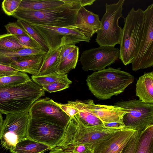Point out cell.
Listing matches in <instances>:
<instances>
[{"instance_id": "cell-1", "label": "cell", "mask_w": 153, "mask_h": 153, "mask_svg": "<svg viewBox=\"0 0 153 153\" xmlns=\"http://www.w3.org/2000/svg\"><path fill=\"white\" fill-rule=\"evenodd\" d=\"M96 0H66L57 7L41 10H19L12 16L30 24L51 26H74L77 13L82 7L92 4Z\"/></svg>"}, {"instance_id": "cell-2", "label": "cell", "mask_w": 153, "mask_h": 153, "mask_svg": "<svg viewBox=\"0 0 153 153\" xmlns=\"http://www.w3.org/2000/svg\"><path fill=\"white\" fill-rule=\"evenodd\" d=\"M134 80L129 73L109 67L88 75L86 82L92 94L97 98L104 100L122 93Z\"/></svg>"}, {"instance_id": "cell-3", "label": "cell", "mask_w": 153, "mask_h": 153, "mask_svg": "<svg viewBox=\"0 0 153 153\" xmlns=\"http://www.w3.org/2000/svg\"><path fill=\"white\" fill-rule=\"evenodd\" d=\"M45 92L31 79L18 85L0 88V111L5 114L29 110Z\"/></svg>"}, {"instance_id": "cell-4", "label": "cell", "mask_w": 153, "mask_h": 153, "mask_svg": "<svg viewBox=\"0 0 153 153\" xmlns=\"http://www.w3.org/2000/svg\"><path fill=\"white\" fill-rule=\"evenodd\" d=\"M123 128L86 125L74 116L65 127L60 143L62 145H85L92 152L98 144Z\"/></svg>"}, {"instance_id": "cell-5", "label": "cell", "mask_w": 153, "mask_h": 153, "mask_svg": "<svg viewBox=\"0 0 153 153\" xmlns=\"http://www.w3.org/2000/svg\"><path fill=\"white\" fill-rule=\"evenodd\" d=\"M124 19L119 58L126 66L131 63L138 53L143 32L144 12L132 7Z\"/></svg>"}, {"instance_id": "cell-6", "label": "cell", "mask_w": 153, "mask_h": 153, "mask_svg": "<svg viewBox=\"0 0 153 153\" xmlns=\"http://www.w3.org/2000/svg\"><path fill=\"white\" fill-rule=\"evenodd\" d=\"M124 0L116 3L105 4L106 11L100 21L102 28L98 31L96 42L100 46L114 47L120 43L122 29L118 25L120 18H124L122 11Z\"/></svg>"}, {"instance_id": "cell-7", "label": "cell", "mask_w": 153, "mask_h": 153, "mask_svg": "<svg viewBox=\"0 0 153 153\" xmlns=\"http://www.w3.org/2000/svg\"><path fill=\"white\" fill-rule=\"evenodd\" d=\"M30 24L45 42L48 48V52L55 50L62 45H75L81 42L89 43L91 39L74 26L58 27Z\"/></svg>"}, {"instance_id": "cell-8", "label": "cell", "mask_w": 153, "mask_h": 153, "mask_svg": "<svg viewBox=\"0 0 153 153\" xmlns=\"http://www.w3.org/2000/svg\"><path fill=\"white\" fill-rule=\"evenodd\" d=\"M30 119L29 111L6 114L0 134L2 146L11 151L19 142L27 138Z\"/></svg>"}, {"instance_id": "cell-9", "label": "cell", "mask_w": 153, "mask_h": 153, "mask_svg": "<svg viewBox=\"0 0 153 153\" xmlns=\"http://www.w3.org/2000/svg\"><path fill=\"white\" fill-rule=\"evenodd\" d=\"M114 105L126 110L123 118L126 127L141 131L153 125V103L133 100L118 102Z\"/></svg>"}, {"instance_id": "cell-10", "label": "cell", "mask_w": 153, "mask_h": 153, "mask_svg": "<svg viewBox=\"0 0 153 153\" xmlns=\"http://www.w3.org/2000/svg\"><path fill=\"white\" fill-rule=\"evenodd\" d=\"M144 12L143 36L137 54L131 63L132 70L134 71L153 65V3Z\"/></svg>"}, {"instance_id": "cell-11", "label": "cell", "mask_w": 153, "mask_h": 153, "mask_svg": "<svg viewBox=\"0 0 153 153\" xmlns=\"http://www.w3.org/2000/svg\"><path fill=\"white\" fill-rule=\"evenodd\" d=\"M120 55L119 48L110 46H100L83 51L80 61L84 71H96L105 69L114 63L119 58Z\"/></svg>"}, {"instance_id": "cell-12", "label": "cell", "mask_w": 153, "mask_h": 153, "mask_svg": "<svg viewBox=\"0 0 153 153\" xmlns=\"http://www.w3.org/2000/svg\"><path fill=\"white\" fill-rule=\"evenodd\" d=\"M65 128L44 120L30 118L27 138L54 147L60 141Z\"/></svg>"}, {"instance_id": "cell-13", "label": "cell", "mask_w": 153, "mask_h": 153, "mask_svg": "<svg viewBox=\"0 0 153 153\" xmlns=\"http://www.w3.org/2000/svg\"><path fill=\"white\" fill-rule=\"evenodd\" d=\"M30 118L41 119L65 128L71 117L55 102L46 97L38 100L29 110Z\"/></svg>"}, {"instance_id": "cell-14", "label": "cell", "mask_w": 153, "mask_h": 153, "mask_svg": "<svg viewBox=\"0 0 153 153\" xmlns=\"http://www.w3.org/2000/svg\"><path fill=\"white\" fill-rule=\"evenodd\" d=\"M67 104L78 110H87L99 119L103 124L123 119V116L127 112L126 109L114 105L95 104L91 100L84 101H68Z\"/></svg>"}, {"instance_id": "cell-15", "label": "cell", "mask_w": 153, "mask_h": 153, "mask_svg": "<svg viewBox=\"0 0 153 153\" xmlns=\"http://www.w3.org/2000/svg\"><path fill=\"white\" fill-rule=\"evenodd\" d=\"M137 130L126 127L97 146L92 153H117L122 150Z\"/></svg>"}, {"instance_id": "cell-16", "label": "cell", "mask_w": 153, "mask_h": 153, "mask_svg": "<svg viewBox=\"0 0 153 153\" xmlns=\"http://www.w3.org/2000/svg\"><path fill=\"white\" fill-rule=\"evenodd\" d=\"M86 37L91 38L101 29L99 15L81 7L78 11L74 26Z\"/></svg>"}, {"instance_id": "cell-17", "label": "cell", "mask_w": 153, "mask_h": 153, "mask_svg": "<svg viewBox=\"0 0 153 153\" xmlns=\"http://www.w3.org/2000/svg\"><path fill=\"white\" fill-rule=\"evenodd\" d=\"M44 55L21 57L12 62L9 66L18 70L19 72L34 75L38 73L41 66Z\"/></svg>"}, {"instance_id": "cell-18", "label": "cell", "mask_w": 153, "mask_h": 153, "mask_svg": "<svg viewBox=\"0 0 153 153\" xmlns=\"http://www.w3.org/2000/svg\"><path fill=\"white\" fill-rule=\"evenodd\" d=\"M136 86V95L139 100L153 103V72L145 73L140 76Z\"/></svg>"}, {"instance_id": "cell-19", "label": "cell", "mask_w": 153, "mask_h": 153, "mask_svg": "<svg viewBox=\"0 0 153 153\" xmlns=\"http://www.w3.org/2000/svg\"><path fill=\"white\" fill-rule=\"evenodd\" d=\"M47 51L41 49L25 48L18 50L0 49V64L9 65L21 57L44 55Z\"/></svg>"}, {"instance_id": "cell-20", "label": "cell", "mask_w": 153, "mask_h": 153, "mask_svg": "<svg viewBox=\"0 0 153 153\" xmlns=\"http://www.w3.org/2000/svg\"><path fill=\"white\" fill-rule=\"evenodd\" d=\"M62 45L44 55L41 66L35 76H42L55 73L59 66V59Z\"/></svg>"}, {"instance_id": "cell-21", "label": "cell", "mask_w": 153, "mask_h": 153, "mask_svg": "<svg viewBox=\"0 0 153 153\" xmlns=\"http://www.w3.org/2000/svg\"><path fill=\"white\" fill-rule=\"evenodd\" d=\"M66 0H22L17 10H41L60 6L65 3Z\"/></svg>"}, {"instance_id": "cell-22", "label": "cell", "mask_w": 153, "mask_h": 153, "mask_svg": "<svg viewBox=\"0 0 153 153\" xmlns=\"http://www.w3.org/2000/svg\"><path fill=\"white\" fill-rule=\"evenodd\" d=\"M51 148L43 143L27 138L19 142L11 153H43Z\"/></svg>"}, {"instance_id": "cell-23", "label": "cell", "mask_w": 153, "mask_h": 153, "mask_svg": "<svg viewBox=\"0 0 153 153\" xmlns=\"http://www.w3.org/2000/svg\"><path fill=\"white\" fill-rule=\"evenodd\" d=\"M135 153H153V125L140 131Z\"/></svg>"}, {"instance_id": "cell-24", "label": "cell", "mask_w": 153, "mask_h": 153, "mask_svg": "<svg viewBox=\"0 0 153 153\" xmlns=\"http://www.w3.org/2000/svg\"><path fill=\"white\" fill-rule=\"evenodd\" d=\"M79 48L75 46L69 54L59 65L56 73L59 75L67 74L69 71L75 68L79 56Z\"/></svg>"}, {"instance_id": "cell-25", "label": "cell", "mask_w": 153, "mask_h": 153, "mask_svg": "<svg viewBox=\"0 0 153 153\" xmlns=\"http://www.w3.org/2000/svg\"><path fill=\"white\" fill-rule=\"evenodd\" d=\"M31 79L27 74L18 72L13 75L0 77V88L18 85L26 83Z\"/></svg>"}, {"instance_id": "cell-26", "label": "cell", "mask_w": 153, "mask_h": 153, "mask_svg": "<svg viewBox=\"0 0 153 153\" xmlns=\"http://www.w3.org/2000/svg\"><path fill=\"white\" fill-rule=\"evenodd\" d=\"M67 74L63 75L58 74L56 73L42 76H32L31 79L41 87L53 82L63 81L71 84L72 82L68 78Z\"/></svg>"}, {"instance_id": "cell-27", "label": "cell", "mask_w": 153, "mask_h": 153, "mask_svg": "<svg viewBox=\"0 0 153 153\" xmlns=\"http://www.w3.org/2000/svg\"><path fill=\"white\" fill-rule=\"evenodd\" d=\"M27 48L21 45L13 35L8 33L0 35V49L18 50Z\"/></svg>"}, {"instance_id": "cell-28", "label": "cell", "mask_w": 153, "mask_h": 153, "mask_svg": "<svg viewBox=\"0 0 153 153\" xmlns=\"http://www.w3.org/2000/svg\"><path fill=\"white\" fill-rule=\"evenodd\" d=\"M74 116L84 125L90 126H102L103 123L97 117L84 109H80Z\"/></svg>"}, {"instance_id": "cell-29", "label": "cell", "mask_w": 153, "mask_h": 153, "mask_svg": "<svg viewBox=\"0 0 153 153\" xmlns=\"http://www.w3.org/2000/svg\"><path fill=\"white\" fill-rule=\"evenodd\" d=\"M16 22L27 32L31 38L40 44L45 51L48 52V48L45 42L30 24L21 19H17Z\"/></svg>"}, {"instance_id": "cell-30", "label": "cell", "mask_w": 153, "mask_h": 153, "mask_svg": "<svg viewBox=\"0 0 153 153\" xmlns=\"http://www.w3.org/2000/svg\"><path fill=\"white\" fill-rule=\"evenodd\" d=\"M13 36L21 45L27 48L41 49L45 50L40 44L28 36Z\"/></svg>"}, {"instance_id": "cell-31", "label": "cell", "mask_w": 153, "mask_h": 153, "mask_svg": "<svg viewBox=\"0 0 153 153\" xmlns=\"http://www.w3.org/2000/svg\"><path fill=\"white\" fill-rule=\"evenodd\" d=\"M22 0H4L1 7L4 13L9 16H12L19 8Z\"/></svg>"}, {"instance_id": "cell-32", "label": "cell", "mask_w": 153, "mask_h": 153, "mask_svg": "<svg viewBox=\"0 0 153 153\" xmlns=\"http://www.w3.org/2000/svg\"><path fill=\"white\" fill-rule=\"evenodd\" d=\"M70 84L68 82L60 81L45 85L42 87L45 91H47L49 93H52L66 89L69 87Z\"/></svg>"}, {"instance_id": "cell-33", "label": "cell", "mask_w": 153, "mask_h": 153, "mask_svg": "<svg viewBox=\"0 0 153 153\" xmlns=\"http://www.w3.org/2000/svg\"><path fill=\"white\" fill-rule=\"evenodd\" d=\"M140 131L137 130L131 140L125 146L121 153H135Z\"/></svg>"}, {"instance_id": "cell-34", "label": "cell", "mask_w": 153, "mask_h": 153, "mask_svg": "<svg viewBox=\"0 0 153 153\" xmlns=\"http://www.w3.org/2000/svg\"><path fill=\"white\" fill-rule=\"evenodd\" d=\"M4 27L8 33L14 35H25L29 36L27 32L16 22H9L5 25Z\"/></svg>"}, {"instance_id": "cell-35", "label": "cell", "mask_w": 153, "mask_h": 153, "mask_svg": "<svg viewBox=\"0 0 153 153\" xmlns=\"http://www.w3.org/2000/svg\"><path fill=\"white\" fill-rule=\"evenodd\" d=\"M56 104L63 111L71 117L75 115L79 111L77 109L67 103L64 104L56 102Z\"/></svg>"}, {"instance_id": "cell-36", "label": "cell", "mask_w": 153, "mask_h": 153, "mask_svg": "<svg viewBox=\"0 0 153 153\" xmlns=\"http://www.w3.org/2000/svg\"><path fill=\"white\" fill-rule=\"evenodd\" d=\"M19 71L9 66L0 64V77L14 74Z\"/></svg>"}, {"instance_id": "cell-37", "label": "cell", "mask_w": 153, "mask_h": 153, "mask_svg": "<svg viewBox=\"0 0 153 153\" xmlns=\"http://www.w3.org/2000/svg\"><path fill=\"white\" fill-rule=\"evenodd\" d=\"M75 46V45H63L62 46L59 59V65L69 54Z\"/></svg>"}, {"instance_id": "cell-38", "label": "cell", "mask_w": 153, "mask_h": 153, "mask_svg": "<svg viewBox=\"0 0 153 153\" xmlns=\"http://www.w3.org/2000/svg\"><path fill=\"white\" fill-rule=\"evenodd\" d=\"M103 125L105 127L110 128H126L123 122V119L117 121L105 123L103 124Z\"/></svg>"}, {"instance_id": "cell-39", "label": "cell", "mask_w": 153, "mask_h": 153, "mask_svg": "<svg viewBox=\"0 0 153 153\" xmlns=\"http://www.w3.org/2000/svg\"><path fill=\"white\" fill-rule=\"evenodd\" d=\"M50 150L48 153H68L64 150L57 148H52Z\"/></svg>"}, {"instance_id": "cell-40", "label": "cell", "mask_w": 153, "mask_h": 153, "mask_svg": "<svg viewBox=\"0 0 153 153\" xmlns=\"http://www.w3.org/2000/svg\"><path fill=\"white\" fill-rule=\"evenodd\" d=\"M4 122V121L2 116V113L0 111V134Z\"/></svg>"}, {"instance_id": "cell-41", "label": "cell", "mask_w": 153, "mask_h": 153, "mask_svg": "<svg viewBox=\"0 0 153 153\" xmlns=\"http://www.w3.org/2000/svg\"><path fill=\"white\" fill-rule=\"evenodd\" d=\"M122 150H121V151H120V152H118V153H122Z\"/></svg>"}]
</instances>
